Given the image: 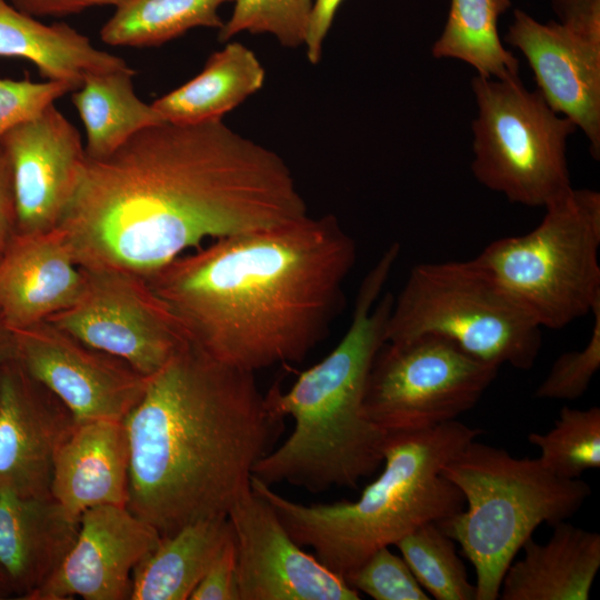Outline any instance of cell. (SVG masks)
<instances>
[{
	"label": "cell",
	"instance_id": "cell-1",
	"mask_svg": "<svg viewBox=\"0 0 600 600\" xmlns=\"http://www.w3.org/2000/svg\"><path fill=\"white\" fill-rule=\"evenodd\" d=\"M307 203L286 161L224 124L162 122L86 157L56 227L78 267L148 277L183 251L292 223Z\"/></svg>",
	"mask_w": 600,
	"mask_h": 600
},
{
	"label": "cell",
	"instance_id": "cell-2",
	"mask_svg": "<svg viewBox=\"0 0 600 600\" xmlns=\"http://www.w3.org/2000/svg\"><path fill=\"white\" fill-rule=\"evenodd\" d=\"M357 243L333 214L234 234L146 277L187 340L251 372L300 362L344 301Z\"/></svg>",
	"mask_w": 600,
	"mask_h": 600
},
{
	"label": "cell",
	"instance_id": "cell-3",
	"mask_svg": "<svg viewBox=\"0 0 600 600\" xmlns=\"http://www.w3.org/2000/svg\"><path fill=\"white\" fill-rule=\"evenodd\" d=\"M254 372L190 342L149 377L123 419L129 439L127 509L162 538L228 516L251 489L256 463L283 430Z\"/></svg>",
	"mask_w": 600,
	"mask_h": 600
},
{
	"label": "cell",
	"instance_id": "cell-4",
	"mask_svg": "<svg viewBox=\"0 0 600 600\" xmlns=\"http://www.w3.org/2000/svg\"><path fill=\"white\" fill-rule=\"evenodd\" d=\"M396 259L382 253L360 283L351 322L336 348L302 371L292 387L266 393L269 409L294 428L262 457L252 476L267 486L288 483L311 493L357 488L383 462L388 433L364 413L373 360L386 342L393 296L382 294Z\"/></svg>",
	"mask_w": 600,
	"mask_h": 600
},
{
	"label": "cell",
	"instance_id": "cell-5",
	"mask_svg": "<svg viewBox=\"0 0 600 600\" xmlns=\"http://www.w3.org/2000/svg\"><path fill=\"white\" fill-rule=\"evenodd\" d=\"M480 433L458 420L388 433L383 470L354 501L294 502L253 476L251 488L269 502L298 544L310 547L327 569L346 580L377 550L463 509L461 492L441 469Z\"/></svg>",
	"mask_w": 600,
	"mask_h": 600
},
{
	"label": "cell",
	"instance_id": "cell-6",
	"mask_svg": "<svg viewBox=\"0 0 600 600\" xmlns=\"http://www.w3.org/2000/svg\"><path fill=\"white\" fill-rule=\"evenodd\" d=\"M441 474L459 489L467 508L437 523L472 563L476 600L498 599L507 569L534 530L568 520L591 494L587 482L558 477L538 458H516L476 439Z\"/></svg>",
	"mask_w": 600,
	"mask_h": 600
},
{
	"label": "cell",
	"instance_id": "cell-7",
	"mask_svg": "<svg viewBox=\"0 0 600 600\" xmlns=\"http://www.w3.org/2000/svg\"><path fill=\"white\" fill-rule=\"evenodd\" d=\"M541 329L473 258L414 266L393 297L386 342L436 334L483 362L528 370L542 346Z\"/></svg>",
	"mask_w": 600,
	"mask_h": 600
},
{
	"label": "cell",
	"instance_id": "cell-8",
	"mask_svg": "<svg viewBox=\"0 0 600 600\" xmlns=\"http://www.w3.org/2000/svg\"><path fill=\"white\" fill-rule=\"evenodd\" d=\"M544 210L534 229L476 259L541 328L557 330L600 302V193L572 188Z\"/></svg>",
	"mask_w": 600,
	"mask_h": 600
},
{
	"label": "cell",
	"instance_id": "cell-9",
	"mask_svg": "<svg viewBox=\"0 0 600 600\" xmlns=\"http://www.w3.org/2000/svg\"><path fill=\"white\" fill-rule=\"evenodd\" d=\"M471 170L510 202L546 208L572 190L567 142L577 127L520 78L477 74Z\"/></svg>",
	"mask_w": 600,
	"mask_h": 600
},
{
	"label": "cell",
	"instance_id": "cell-10",
	"mask_svg": "<svg viewBox=\"0 0 600 600\" xmlns=\"http://www.w3.org/2000/svg\"><path fill=\"white\" fill-rule=\"evenodd\" d=\"M498 370L436 334L384 342L368 377L364 413L387 433L450 422L478 403Z\"/></svg>",
	"mask_w": 600,
	"mask_h": 600
},
{
	"label": "cell",
	"instance_id": "cell-11",
	"mask_svg": "<svg viewBox=\"0 0 600 600\" xmlns=\"http://www.w3.org/2000/svg\"><path fill=\"white\" fill-rule=\"evenodd\" d=\"M77 301L47 321L114 356L149 378L189 341L146 279L109 268H82Z\"/></svg>",
	"mask_w": 600,
	"mask_h": 600
},
{
	"label": "cell",
	"instance_id": "cell-12",
	"mask_svg": "<svg viewBox=\"0 0 600 600\" xmlns=\"http://www.w3.org/2000/svg\"><path fill=\"white\" fill-rule=\"evenodd\" d=\"M11 333L16 359L78 420H123L144 393L149 378L47 320Z\"/></svg>",
	"mask_w": 600,
	"mask_h": 600
},
{
	"label": "cell",
	"instance_id": "cell-13",
	"mask_svg": "<svg viewBox=\"0 0 600 600\" xmlns=\"http://www.w3.org/2000/svg\"><path fill=\"white\" fill-rule=\"evenodd\" d=\"M240 600H359V592L304 552L252 488L228 513Z\"/></svg>",
	"mask_w": 600,
	"mask_h": 600
},
{
	"label": "cell",
	"instance_id": "cell-14",
	"mask_svg": "<svg viewBox=\"0 0 600 600\" xmlns=\"http://www.w3.org/2000/svg\"><path fill=\"white\" fill-rule=\"evenodd\" d=\"M506 42L527 59L537 90L548 106L569 119L600 159V28L540 22L516 9Z\"/></svg>",
	"mask_w": 600,
	"mask_h": 600
},
{
	"label": "cell",
	"instance_id": "cell-15",
	"mask_svg": "<svg viewBox=\"0 0 600 600\" xmlns=\"http://www.w3.org/2000/svg\"><path fill=\"white\" fill-rule=\"evenodd\" d=\"M161 539L127 507H92L81 513L76 541L61 564L24 600L129 599L134 568Z\"/></svg>",
	"mask_w": 600,
	"mask_h": 600
},
{
	"label": "cell",
	"instance_id": "cell-16",
	"mask_svg": "<svg viewBox=\"0 0 600 600\" xmlns=\"http://www.w3.org/2000/svg\"><path fill=\"white\" fill-rule=\"evenodd\" d=\"M12 172L16 233L53 230L74 192L86 159L79 131L50 104L0 138Z\"/></svg>",
	"mask_w": 600,
	"mask_h": 600
},
{
	"label": "cell",
	"instance_id": "cell-17",
	"mask_svg": "<svg viewBox=\"0 0 600 600\" xmlns=\"http://www.w3.org/2000/svg\"><path fill=\"white\" fill-rule=\"evenodd\" d=\"M76 418L11 359L0 367V490L52 498L56 453Z\"/></svg>",
	"mask_w": 600,
	"mask_h": 600
},
{
	"label": "cell",
	"instance_id": "cell-18",
	"mask_svg": "<svg viewBox=\"0 0 600 600\" xmlns=\"http://www.w3.org/2000/svg\"><path fill=\"white\" fill-rule=\"evenodd\" d=\"M83 283L57 228L16 233L0 258V321L10 331L44 321L73 304Z\"/></svg>",
	"mask_w": 600,
	"mask_h": 600
},
{
	"label": "cell",
	"instance_id": "cell-19",
	"mask_svg": "<svg viewBox=\"0 0 600 600\" xmlns=\"http://www.w3.org/2000/svg\"><path fill=\"white\" fill-rule=\"evenodd\" d=\"M129 461L123 420L76 419L54 457L51 497L78 519L92 507H126Z\"/></svg>",
	"mask_w": 600,
	"mask_h": 600
},
{
	"label": "cell",
	"instance_id": "cell-20",
	"mask_svg": "<svg viewBox=\"0 0 600 600\" xmlns=\"http://www.w3.org/2000/svg\"><path fill=\"white\" fill-rule=\"evenodd\" d=\"M79 519L53 498L0 490V586L26 599L43 584L73 546Z\"/></svg>",
	"mask_w": 600,
	"mask_h": 600
},
{
	"label": "cell",
	"instance_id": "cell-21",
	"mask_svg": "<svg viewBox=\"0 0 600 600\" xmlns=\"http://www.w3.org/2000/svg\"><path fill=\"white\" fill-rule=\"evenodd\" d=\"M544 543L528 539L523 557L507 569L502 600H588L600 568V534L567 520Z\"/></svg>",
	"mask_w": 600,
	"mask_h": 600
},
{
	"label": "cell",
	"instance_id": "cell-22",
	"mask_svg": "<svg viewBox=\"0 0 600 600\" xmlns=\"http://www.w3.org/2000/svg\"><path fill=\"white\" fill-rule=\"evenodd\" d=\"M0 57L26 59L47 80L76 89L90 73L129 67L120 57L94 48L69 24H44L7 0H0Z\"/></svg>",
	"mask_w": 600,
	"mask_h": 600
},
{
	"label": "cell",
	"instance_id": "cell-23",
	"mask_svg": "<svg viewBox=\"0 0 600 600\" xmlns=\"http://www.w3.org/2000/svg\"><path fill=\"white\" fill-rule=\"evenodd\" d=\"M264 79V68L254 52L238 41H228L208 58L200 73L151 104L171 123L221 120L258 92Z\"/></svg>",
	"mask_w": 600,
	"mask_h": 600
},
{
	"label": "cell",
	"instance_id": "cell-24",
	"mask_svg": "<svg viewBox=\"0 0 600 600\" xmlns=\"http://www.w3.org/2000/svg\"><path fill=\"white\" fill-rule=\"evenodd\" d=\"M232 527L228 516L199 520L161 539L133 570L130 600H188Z\"/></svg>",
	"mask_w": 600,
	"mask_h": 600
},
{
	"label": "cell",
	"instance_id": "cell-25",
	"mask_svg": "<svg viewBox=\"0 0 600 600\" xmlns=\"http://www.w3.org/2000/svg\"><path fill=\"white\" fill-rule=\"evenodd\" d=\"M130 67L88 74L72 93L86 129V157L101 159L140 130L164 122L133 90Z\"/></svg>",
	"mask_w": 600,
	"mask_h": 600
},
{
	"label": "cell",
	"instance_id": "cell-26",
	"mask_svg": "<svg viewBox=\"0 0 600 600\" xmlns=\"http://www.w3.org/2000/svg\"><path fill=\"white\" fill-rule=\"evenodd\" d=\"M510 0H451L440 37L432 46L437 59H457L494 79L519 78V60L499 37L498 22Z\"/></svg>",
	"mask_w": 600,
	"mask_h": 600
},
{
	"label": "cell",
	"instance_id": "cell-27",
	"mask_svg": "<svg viewBox=\"0 0 600 600\" xmlns=\"http://www.w3.org/2000/svg\"><path fill=\"white\" fill-rule=\"evenodd\" d=\"M233 0H123L100 31L110 46L157 47L198 27L221 29L219 9Z\"/></svg>",
	"mask_w": 600,
	"mask_h": 600
},
{
	"label": "cell",
	"instance_id": "cell-28",
	"mask_svg": "<svg viewBox=\"0 0 600 600\" xmlns=\"http://www.w3.org/2000/svg\"><path fill=\"white\" fill-rule=\"evenodd\" d=\"M423 590L437 600H476L456 542L437 522H428L394 544Z\"/></svg>",
	"mask_w": 600,
	"mask_h": 600
},
{
	"label": "cell",
	"instance_id": "cell-29",
	"mask_svg": "<svg viewBox=\"0 0 600 600\" xmlns=\"http://www.w3.org/2000/svg\"><path fill=\"white\" fill-rule=\"evenodd\" d=\"M528 440L539 449L538 459L550 472L577 479L600 467V409L564 406L553 428L546 433L531 432Z\"/></svg>",
	"mask_w": 600,
	"mask_h": 600
},
{
	"label": "cell",
	"instance_id": "cell-30",
	"mask_svg": "<svg viewBox=\"0 0 600 600\" xmlns=\"http://www.w3.org/2000/svg\"><path fill=\"white\" fill-rule=\"evenodd\" d=\"M230 18L218 32L228 42L241 32L269 33L281 46L304 44L313 0H233Z\"/></svg>",
	"mask_w": 600,
	"mask_h": 600
},
{
	"label": "cell",
	"instance_id": "cell-31",
	"mask_svg": "<svg viewBox=\"0 0 600 600\" xmlns=\"http://www.w3.org/2000/svg\"><path fill=\"white\" fill-rule=\"evenodd\" d=\"M383 547L373 552L346 581L376 600H429L402 557Z\"/></svg>",
	"mask_w": 600,
	"mask_h": 600
},
{
	"label": "cell",
	"instance_id": "cell-32",
	"mask_svg": "<svg viewBox=\"0 0 600 600\" xmlns=\"http://www.w3.org/2000/svg\"><path fill=\"white\" fill-rule=\"evenodd\" d=\"M592 329L587 344L560 354L550 371L536 389L540 399L576 400L589 388L600 368V302L591 311Z\"/></svg>",
	"mask_w": 600,
	"mask_h": 600
},
{
	"label": "cell",
	"instance_id": "cell-33",
	"mask_svg": "<svg viewBox=\"0 0 600 600\" xmlns=\"http://www.w3.org/2000/svg\"><path fill=\"white\" fill-rule=\"evenodd\" d=\"M76 87L62 81L33 82L29 79H0V138L13 127L30 120Z\"/></svg>",
	"mask_w": 600,
	"mask_h": 600
},
{
	"label": "cell",
	"instance_id": "cell-34",
	"mask_svg": "<svg viewBox=\"0 0 600 600\" xmlns=\"http://www.w3.org/2000/svg\"><path fill=\"white\" fill-rule=\"evenodd\" d=\"M189 600H240L233 531Z\"/></svg>",
	"mask_w": 600,
	"mask_h": 600
},
{
	"label": "cell",
	"instance_id": "cell-35",
	"mask_svg": "<svg viewBox=\"0 0 600 600\" xmlns=\"http://www.w3.org/2000/svg\"><path fill=\"white\" fill-rule=\"evenodd\" d=\"M343 0H313L304 40L306 56L310 63L321 60L323 42Z\"/></svg>",
	"mask_w": 600,
	"mask_h": 600
},
{
	"label": "cell",
	"instance_id": "cell-36",
	"mask_svg": "<svg viewBox=\"0 0 600 600\" xmlns=\"http://www.w3.org/2000/svg\"><path fill=\"white\" fill-rule=\"evenodd\" d=\"M16 199L8 156L0 143V258L16 234Z\"/></svg>",
	"mask_w": 600,
	"mask_h": 600
},
{
	"label": "cell",
	"instance_id": "cell-37",
	"mask_svg": "<svg viewBox=\"0 0 600 600\" xmlns=\"http://www.w3.org/2000/svg\"><path fill=\"white\" fill-rule=\"evenodd\" d=\"M32 17L67 16L96 6H118L123 0H7Z\"/></svg>",
	"mask_w": 600,
	"mask_h": 600
},
{
	"label": "cell",
	"instance_id": "cell-38",
	"mask_svg": "<svg viewBox=\"0 0 600 600\" xmlns=\"http://www.w3.org/2000/svg\"><path fill=\"white\" fill-rule=\"evenodd\" d=\"M560 22L600 28V0H550Z\"/></svg>",
	"mask_w": 600,
	"mask_h": 600
},
{
	"label": "cell",
	"instance_id": "cell-39",
	"mask_svg": "<svg viewBox=\"0 0 600 600\" xmlns=\"http://www.w3.org/2000/svg\"><path fill=\"white\" fill-rule=\"evenodd\" d=\"M13 358L16 348L12 333L0 321V367Z\"/></svg>",
	"mask_w": 600,
	"mask_h": 600
},
{
	"label": "cell",
	"instance_id": "cell-40",
	"mask_svg": "<svg viewBox=\"0 0 600 600\" xmlns=\"http://www.w3.org/2000/svg\"><path fill=\"white\" fill-rule=\"evenodd\" d=\"M4 594H6V593H4L3 589H2L1 586H0V596H4Z\"/></svg>",
	"mask_w": 600,
	"mask_h": 600
}]
</instances>
